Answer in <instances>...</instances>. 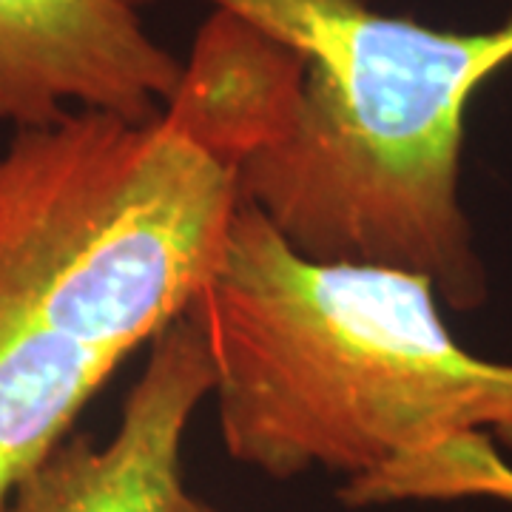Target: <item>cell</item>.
Wrapping results in <instances>:
<instances>
[{
    "label": "cell",
    "instance_id": "6da1fadb",
    "mask_svg": "<svg viewBox=\"0 0 512 512\" xmlns=\"http://www.w3.org/2000/svg\"><path fill=\"white\" fill-rule=\"evenodd\" d=\"M188 316L237 464L276 481L339 473L350 507L512 501V470L490 447L512 450V365L458 345L430 279L305 259L239 202Z\"/></svg>",
    "mask_w": 512,
    "mask_h": 512
},
{
    "label": "cell",
    "instance_id": "7a4b0ae2",
    "mask_svg": "<svg viewBox=\"0 0 512 512\" xmlns=\"http://www.w3.org/2000/svg\"><path fill=\"white\" fill-rule=\"evenodd\" d=\"M208 3L305 66L285 123L234 165L239 202L305 259L410 271L450 308H478L487 274L458 197L464 117L512 63V15L444 32L362 0Z\"/></svg>",
    "mask_w": 512,
    "mask_h": 512
},
{
    "label": "cell",
    "instance_id": "3957f363",
    "mask_svg": "<svg viewBox=\"0 0 512 512\" xmlns=\"http://www.w3.org/2000/svg\"><path fill=\"white\" fill-rule=\"evenodd\" d=\"M234 174L163 114L74 109L0 151V313L126 359L194 305Z\"/></svg>",
    "mask_w": 512,
    "mask_h": 512
},
{
    "label": "cell",
    "instance_id": "277c9868",
    "mask_svg": "<svg viewBox=\"0 0 512 512\" xmlns=\"http://www.w3.org/2000/svg\"><path fill=\"white\" fill-rule=\"evenodd\" d=\"M180 80L183 63L131 0H0V126H46L74 109L148 123Z\"/></svg>",
    "mask_w": 512,
    "mask_h": 512
},
{
    "label": "cell",
    "instance_id": "5b68a950",
    "mask_svg": "<svg viewBox=\"0 0 512 512\" xmlns=\"http://www.w3.org/2000/svg\"><path fill=\"white\" fill-rule=\"evenodd\" d=\"M214 390V362L185 313L151 339L146 370L106 444L69 436L15 487L0 512H177L185 427Z\"/></svg>",
    "mask_w": 512,
    "mask_h": 512
},
{
    "label": "cell",
    "instance_id": "8992f818",
    "mask_svg": "<svg viewBox=\"0 0 512 512\" xmlns=\"http://www.w3.org/2000/svg\"><path fill=\"white\" fill-rule=\"evenodd\" d=\"M123 359L0 313V504L63 439Z\"/></svg>",
    "mask_w": 512,
    "mask_h": 512
},
{
    "label": "cell",
    "instance_id": "52a82bcc",
    "mask_svg": "<svg viewBox=\"0 0 512 512\" xmlns=\"http://www.w3.org/2000/svg\"><path fill=\"white\" fill-rule=\"evenodd\" d=\"M177 512H220L217 507H211L208 501H202V498H197V495L185 493L183 504H180V510Z\"/></svg>",
    "mask_w": 512,
    "mask_h": 512
}]
</instances>
